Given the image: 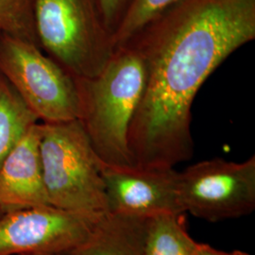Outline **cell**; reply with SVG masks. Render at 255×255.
<instances>
[{"label":"cell","instance_id":"cell-1","mask_svg":"<svg viewBox=\"0 0 255 255\" xmlns=\"http://www.w3.org/2000/svg\"><path fill=\"white\" fill-rule=\"evenodd\" d=\"M255 39V0H178L128 41L146 72L128 134L133 166L174 168L191 159L197 93L230 55Z\"/></svg>","mask_w":255,"mask_h":255},{"label":"cell","instance_id":"cell-2","mask_svg":"<svg viewBox=\"0 0 255 255\" xmlns=\"http://www.w3.org/2000/svg\"><path fill=\"white\" fill-rule=\"evenodd\" d=\"M75 80L80 121L98 157L110 165L133 166L128 134L146 83L140 55L128 44L119 46L97 76Z\"/></svg>","mask_w":255,"mask_h":255},{"label":"cell","instance_id":"cell-3","mask_svg":"<svg viewBox=\"0 0 255 255\" xmlns=\"http://www.w3.org/2000/svg\"><path fill=\"white\" fill-rule=\"evenodd\" d=\"M40 155L51 206L89 214L108 213L98 157L80 120L40 123Z\"/></svg>","mask_w":255,"mask_h":255},{"label":"cell","instance_id":"cell-4","mask_svg":"<svg viewBox=\"0 0 255 255\" xmlns=\"http://www.w3.org/2000/svg\"><path fill=\"white\" fill-rule=\"evenodd\" d=\"M37 42L75 78H92L115 52L97 0H33Z\"/></svg>","mask_w":255,"mask_h":255},{"label":"cell","instance_id":"cell-5","mask_svg":"<svg viewBox=\"0 0 255 255\" xmlns=\"http://www.w3.org/2000/svg\"><path fill=\"white\" fill-rule=\"evenodd\" d=\"M0 74L43 123L81 119L77 82L38 44L0 33Z\"/></svg>","mask_w":255,"mask_h":255},{"label":"cell","instance_id":"cell-6","mask_svg":"<svg viewBox=\"0 0 255 255\" xmlns=\"http://www.w3.org/2000/svg\"><path fill=\"white\" fill-rule=\"evenodd\" d=\"M182 213L209 222L238 219L255 209V156L236 163L222 158L201 161L178 177Z\"/></svg>","mask_w":255,"mask_h":255},{"label":"cell","instance_id":"cell-7","mask_svg":"<svg viewBox=\"0 0 255 255\" xmlns=\"http://www.w3.org/2000/svg\"><path fill=\"white\" fill-rule=\"evenodd\" d=\"M104 214L42 206L0 217V255H62L88 240Z\"/></svg>","mask_w":255,"mask_h":255},{"label":"cell","instance_id":"cell-8","mask_svg":"<svg viewBox=\"0 0 255 255\" xmlns=\"http://www.w3.org/2000/svg\"><path fill=\"white\" fill-rule=\"evenodd\" d=\"M109 213L152 218L164 213H182L178 202L179 172L174 168L118 166L102 162Z\"/></svg>","mask_w":255,"mask_h":255},{"label":"cell","instance_id":"cell-9","mask_svg":"<svg viewBox=\"0 0 255 255\" xmlns=\"http://www.w3.org/2000/svg\"><path fill=\"white\" fill-rule=\"evenodd\" d=\"M40 123L29 129L0 165V210L51 206L44 182L40 155Z\"/></svg>","mask_w":255,"mask_h":255},{"label":"cell","instance_id":"cell-10","mask_svg":"<svg viewBox=\"0 0 255 255\" xmlns=\"http://www.w3.org/2000/svg\"><path fill=\"white\" fill-rule=\"evenodd\" d=\"M147 221L108 212L88 240L62 255H144Z\"/></svg>","mask_w":255,"mask_h":255},{"label":"cell","instance_id":"cell-11","mask_svg":"<svg viewBox=\"0 0 255 255\" xmlns=\"http://www.w3.org/2000/svg\"><path fill=\"white\" fill-rule=\"evenodd\" d=\"M38 123L35 113L0 74V165L11 149Z\"/></svg>","mask_w":255,"mask_h":255},{"label":"cell","instance_id":"cell-12","mask_svg":"<svg viewBox=\"0 0 255 255\" xmlns=\"http://www.w3.org/2000/svg\"><path fill=\"white\" fill-rule=\"evenodd\" d=\"M184 213H164L147 221L144 255H193L198 242L185 226Z\"/></svg>","mask_w":255,"mask_h":255},{"label":"cell","instance_id":"cell-13","mask_svg":"<svg viewBox=\"0 0 255 255\" xmlns=\"http://www.w3.org/2000/svg\"><path fill=\"white\" fill-rule=\"evenodd\" d=\"M178 0H130L113 35L115 49L123 46L157 15Z\"/></svg>","mask_w":255,"mask_h":255},{"label":"cell","instance_id":"cell-14","mask_svg":"<svg viewBox=\"0 0 255 255\" xmlns=\"http://www.w3.org/2000/svg\"><path fill=\"white\" fill-rule=\"evenodd\" d=\"M32 8L33 0H0V33L37 44Z\"/></svg>","mask_w":255,"mask_h":255},{"label":"cell","instance_id":"cell-15","mask_svg":"<svg viewBox=\"0 0 255 255\" xmlns=\"http://www.w3.org/2000/svg\"><path fill=\"white\" fill-rule=\"evenodd\" d=\"M130 0H97L101 17L112 36L123 17Z\"/></svg>","mask_w":255,"mask_h":255},{"label":"cell","instance_id":"cell-16","mask_svg":"<svg viewBox=\"0 0 255 255\" xmlns=\"http://www.w3.org/2000/svg\"><path fill=\"white\" fill-rule=\"evenodd\" d=\"M193 255H251L245 252L241 251H234L231 253L219 251L213 247L210 246L208 244H201L198 243L195 249V252Z\"/></svg>","mask_w":255,"mask_h":255},{"label":"cell","instance_id":"cell-17","mask_svg":"<svg viewBox=\"0 0 255 255\" xmlns=\"http://www.w3.org/2000/svg\"><path fill=\"white\" fill-rule=\"evenodd\" d=\"M40 255V254H34V255Z\"/></svg>","mask_w":255,"mask_h":255},{"label":"cell","instance_id":"cell-18","mask_svg":"<svg viewBox=\"0 0 255 255\" xmlns=\"http://www.w3.org/2000/svg\"><path fill=\"white\" fill-rule=\"evenodd\" d=\"M2 215H3V213H2V211H1V210H0V217H1V216H2Z\"/></svg>","mask_w":255,"mask_h":255}]
</instances>
